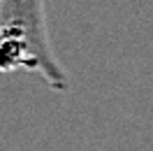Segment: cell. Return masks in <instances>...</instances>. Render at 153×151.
Listing matches in <instances>:
<instances>
[{"label":"cell","instance_id":"cell-1","mask_svg":"<svg viewBox=\"0 0 153 151\" xmlns=\"http://www.w3.org/2000/svg\"><path fill=\"white\" fill-rule=\"evenodd\" d=\"M19 70L37 75L53 91L70 86L49 40L44 0H0V72Z\"/></svg>","mask_w":153,"mask_h":151}]
</instances>
